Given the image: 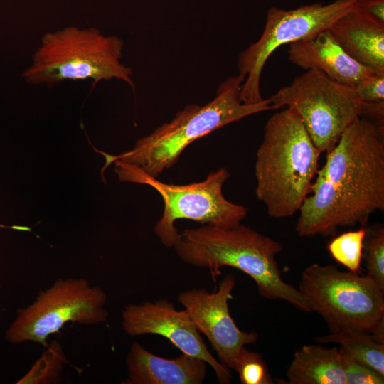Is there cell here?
Masks as SVG:
<instances>
[{"label": "cell", "instance_id": "1", "mask_svg": "<svg viewBox=\"0 0 384 384\" xmlns=\"http://www.w3.org/2000/svg\"><path fill=\"white\" fill-rule=\"evenodd\" d=\"M185 263L209 269L215 276L228 266L238 269L256 283L259 294L282 300L306 313L311 309L297 288L282 277L276 256L281 243L250 227L239 224L230 228L203 225L185 229L173 247Z\"/></svg>", "mask_w": 384, "mask_h": 384}, {"label": "cell", "instance_id": "2", "mask_svg": "<svg viewBox=\"0 0 384 384\" xmlns=\"http://www.w3.org/2000/svg\"><path fill=\"white\" fill-rule=\"evenodd\" d=\"M321 153L293 109L285 107L269 118L256 153L255 176L256 197L270 217L298 212L311 191Z\"/></svg>", "mask_w": 384, "mask_h": 384}, {"label": "cell", "instance_id": "3", "mask_svg": "<svg viewBox=\"0 0 384 384\" xmlns=\"http://www.w3.org/2000/svg\"><path fill=\"white\" fill-rule=\"evenodd\" d=\"M243 82L239 75L228 77L219 85L211 101L203 105L185 106L170 122L138 139L132 149L114 156V161L134 165L158 178L177 163L184 149L194 141L250 115L274 110L269 98L256 104L242 103L240 95Z\"/></svg>", "mask_w": 384, "mask_h": 384}, {"label": "cell", "instance_id": "4", "mask_svg": "<svg viewBox=\"0 0 384 384\" xmlns=\"http://www.w3.org/2000/svg\"><path fill=\"white\" fill-rule=\"evenodd\" d=\"M124 41L95 28L66 26L45 33L23 77L36 85L65 80H120L134 89L132 68L121 62Z\"/></svg>", "mask_w": 384, "mask_h": 384}, {"label": "cell", "instance_id": "5", "mask_svg": "<svg viewBox=\"0 0 384 384\" xmlns=\"http://www.w3.org/2000/svg\"><path fill=\"white\" fill-rule=\"evenodd\" d=\"M115 165L120 181L148 185L160 194L164 210L154 226V233L167 247H173L180 238L175 227L178 219L230 228L240 224L247 215L245 206L232 203L223 196V184L230 176L225 167L209 173L201 181L177 185L161 182L119 160L115 161Z\"/></svg>", "mask_w": 384, "mask_h": 384}, {"label": "cell", "instance_id": "6", "mask_svg": "<svg viewBox=\"0 0 384 384\" xmlns=\"http://www.w3.org/2000/svg\"><path fill=\"white\" fill-rule=\"evenodd\" d=\"M297 289L330 331L351 329L371 333L384 319V289L368 274L313 263L302 272Z\"/></svg>", "mask_w": 384, "mask_h": 384}, {"label": "cell", "instance_id": "7", "mask_svg": "<svg viewBox=\"0 0 384 384\" xmlns=\"http://www.w3.org/2000/svg\"><path fill=\"white\" fill-rule=\"evenodd\" d=\"M383 132V124L357 117L326 152L321 168L347 199L370 215L384 210Z\"/></svg>", "mask_w": 384, "mask_h": 384}, {"label": "cell", "instance_id": "8", "mask_svg": "<svg viewBox=\"0 0 384 384\" xmlns=\"http://www.w3.org/2000/svg\"><path fill=\"white\" fill-rule=\"evenodd\" d=\"M269 99L274 110L289 107L297 112L321 152L336 144L363 107L354 87L337 82L316 69L295 77Z\"/></svg>", "mask_w": 384, "mask_h": 384}, {"label": "cell", "instance_id": "9", "mask_svg": "<svg viewBox=\"0 0 384 384\" xmlns=\"http://www.w3.org/2000/svg\"><path fill=\"white\" fill-rule=\"evenodd\" d=\"M107 297L85 278L58 279L39 292L36 299L23 309L6 333V338L19 343L33 341L48 347L47 338L68 321L85 325L105 322Z\"/></svg>", "mask_w": 384, "mask_h": 384}, {"label": "cell", "instance_id": "10", "mask_svg": "<svg viewBox=\"0 0 384 384\" xmlns=\"http://www.w3.org/2000/svg\"><path fill=\"white\" fill-rule=\"evenodd\" d=\"M358 4L357 0H335L286 10L270 7L260 38L238 57V75L244 79L240 99L251 105L262 102L260 78L270 56L281 46L311 38L328 29Z\"/></svg>", "mask_w": 384, "mask_h": 384}, {"label": "cell", "instance_id": "11", "mask_svg": "<svg viewBox=\"0 0 384 384\" xmlns=\"http://www.w3.org/2000/svg\"><path fill=\"white\" fill-rule=\"evenodd\" d=\"M122 324L125 333L132 337L154 334L167 338L182 353L205 361L219 383H230L229 368L210 353L187 311L177 310L171 302L129 304L122 311Z\"/></svg>", "mask_w": 384, "mask_h": 384}, {"label": "cell", "instance_id": "12", "mask_svg": "<svg viewBox=\"0 0 384 384\" xmlns=\"http://www.w3.org/2000/svg\"><path fill=\"white\" fill-rule=\"evenodd\" d=\"M235 286V277L227 274L213 292L194 288L178 296L197 330L206 336L221 363L231 370L240 349L258 338L256 332L240 330L230 316L228 301Z\"/></svg>", "mask_w": 384, "mask_h": 384}, {"label": "cell", "instance_id": "13", "mask_svg": "<svg viewBox=\"0 0 384 384\" xmlns=\"http://www.w3.org/2000/svg\"><path fill=\"white\" fill-rule=\"evenodd\" d=\"M313 182V194L299 207L295 231L300 237L334 236L340 227H365L370 215L347 199L327 178L322 169Z\"/></svg>", "mask_w": 384, "mask_h": 384}, {"label": "cell", "instance_id": "14", "mask_svg": "<svg viewBox=\"0 0 384 384\" xmlns=\"http://www.w3.org/2000/svg\"><path fill=\"white\" fill-rule=\"evenodd\" d=\"M288 58L307 70L316 69L331 80L355 87L375 73L350 57L326 29L289 44Z\"/></svg>", "mask_w": 384, "mask_h": 384}, {"label": "cell", "instance_id": "15", "mask_svg": "<svg viewBox=\"0 0 384 384\" xmlns=\"http://www.w3.org/2000/svg\"><path fill=\"white\" fill-rule=\"evenodd\" d=\"M130 384H201L208 363L182 353L174 358L156 356L137 342L132 343L126 358Z\"/></svg>", "mask_w": 384, "mask_h": 384}, {"label": "cell", "instance_id": "16", "mask_svg": "<svg viewBox=\"0 0 384 384\" xmlns=\"http://www.w3.org/2000/svg\"><path fill=\"white\" fill-rule=\"evenodd\" d=\"M353 59L375 73H384V25L357 4L327 29Z\"/></svg>", "mask_w": 384, "mask_h": 384}, {"label": "cell", "instance_id": "17", "mask_svg": "<svg viewBox=\"0 0 384 384\" xmlns=\"http://www.w3.org/2000/svg\"><path fill=\"white\" fill-rule=\"evenodd\" d=\"M287 378L289 384H346L338 347L303 346L294 353Z\"/></svg>", "mask_w": 384, "mask_h": 384}, {"label": "cell", "instance_id": "18", "mask_svg": "<svg viewBox=\"0 0 384 384\" xmlns=\"http://www.w3.org/2000/svg\"><path fill=\"white\" fill-rule=\"evenodd\" d=\"M314 341L319 343H336L353 359L384 375V343L378 341L370 333L341 329L315 337Z\"/></svg>", "mask_w": 384, "mask_h": 384}, {"label": "cell", "instance_id": "19", "mask_svg": "<svg viewBox=\"0 0 384 384\" xmlns=\"http://www.w3.org/2000/svg\"><path fill=\"white\" fill-rule=\"evenodd\" d=\"M365 227L343 233L328 244L330 255L350 272L361 274Z\"/></svg>", "mask_w": 384, "mask_h": 384}, {"label": "cell", "instance_id": "20", "mask_svg": "<svg viewBox=\"0 0 384 384\" xmlns=\"http://www.w3.org/2000/svg\"><path fill=\"white\" fill-rule=\"evenodd\" d=\"M362 258L365 261L366 274L384 289V226L375 223L365 226Z\"/></svg>", "mask_w": 384, "mask_h": 384}, {"label": "cell", "instance_id": "21", "mask_svg": "<svg viewBox=\"0 0 384 384\" xmlns=\"http://www.w3.org/2000/svg\"><path fill=\"white\" fill-rule=\"evenodd\" d=\"M65 359L60 345L53 341L45 353L17 383H58Z\"/></svg>", "mask_w": 384, "mask_h": 384}, {"label": "cell", "instance_id": "22", "mask_svg": "<svg viewBox=\"0 0 384 384\" xmlns=\"http://www.w3.org/2000/svg\"><path fill=\"white\" fill-rule=\"evenodd\" d=\"M242 384H273L274 380L262 356L243 346L234 368Z\"/></svg>", "mask_w": 384, "mask_h": 384}, {"label": "cell", "instance_id": "23", "mask_svg": "<svg viewBox=\"0 0 384 384\" xmlns=\"http://www.w3.org/2000/svg\"><path fill=\"white\" fill-rule=\"evenodd\" d=\"M346 384H383L384 375L362 364L338 347Z\"/></svg>", "mask_w": 384, "mask_h": 384}, {"label": "cell", "instance_id": "24", "mask_svg": "<svg viewBox=\"0 0 384 384\" xmlns=\"http://www.w3.org/2000/svg\"><path fill=\"white\" fill-rule=\"evenodd\" d=\"M358 97L363 102L384 101V73H375L354 87Z\"/></svg>", "mask_w": 384, "mask_h": 384}, {"label": "cell", "instance_id": "25", "mask_svg": "<svg viewBox=\"0 0 384 384\" xmlns=\"http://www.w3.org/2000/svg\"><path fill=\"white\" fill-rule=\"evenodd\" d=\"M358 4L370 17L384 25V0H370Z\"/></svg>", "mask_w": 384, "mask_h": 384}, {"label": "cell", "instance_id": "26", "mask_svg": "<svg viewBox=\"0 0 384 384\" xmlns=\"http://www.w3.org/2000/svg\"><path fill=\"white\" fill-rule=\"evenodd\" d=\"M380 343H384V319H383L370 333Z\"/></svg>", "mask_w": 384, "mask_h": 384}, {"label": "cell", "instance_id": "27", "mask_svg": "<svg viewBox=\"0 0 384 384\" xmlns=\"http://www.w3.org/2000/svg\"><path fill=\"white\" fill-rule=\"evenodd\" d=\"M357 1H358V3H363V2L368 1L370 0H357Z\"/></svg>", "mask_w": 384, "mask_h": 384}]
</instances>
